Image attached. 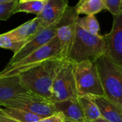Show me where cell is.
Returning <instances> with one entry per match:
<instances>
[{
    "label": "cell",
    "mask_w": 122,
    "mask_h": 122,
    "mask_svg": "<svg viewBox=\"0 0 122 122\" xmlns=\"http://www.w3.org/2000/svg\"><path fill=\"white\" fill-rule=\"evenodd\" d=\"M62 60L48 59L21 72L18 75L21 85L28 92L51 100L53 83Z\"/></svg>",
    "instance_id": "1"
},
{
    "label": "cell",
    "mask_w": 122,
    "mask_h": 122,
    "mask_svg": "<svg viewBox=\"0 0 122 122\" xmlns=\"http://www.w3.org/2000/svg\"><path fill=\"white\" fill-rule=\"evenodd\" d=\"M74 76L79 97L104 96L101 79L94 63L84 61L76 64Z\"/></svg>",
    "instance_id": "5"
},
{
    "label": "cell",
    "mask_w": 122,
    "mask_h": 122,
    "mask_svg": "<svg viewBox=\"0 0 122 122\" xmlns=\"http://www.w3.org/2000/svg\"><path fill=\"white\" fill-rule=\"evenodd\" d=\"M65 122H70V121H67V120H65Z\"/></svg>",
    "instance_id": "30"
},
{
    "label": "cell",
    "mask_w": 122,
    "mask_h": 122,
    "mask_svg": "<svg viewBox=\"0 0 122 122\" xmlns=\"http://www.w3.org/2000/svg\"><path fill=\"white\" fill-rule=\"evenodd\" d=\"M75 64L76 63L69 59L62 60L53 83L51 102H56L79 97L74 76Z\"/></svg>",
    "instance_id": "6"
},
{
    "label": "cell",
    "mask_w": 122,
    "mask_h": 122,
    "mask_svg": "<svg viewBox=\"0 0 122 122\" xmlns=\"http://www.w3.org/2000/svg\"><path fill=\"white\" fill-rule=\"evenodd\" d=\"M3 107L24 109L42 118L56 113L53 102L34 93L26 92L6 102Z\"/></svg>",
    "instance_id": "7"
},
{
    "label": "cell",
    "mask_w": 122,
    "mask_h": 122,
    "mask_svg": "<svg viewBox=\"0 0 122 122\" xmlns=\"http://www.w3.org/2000/svg\"><path fill=\"white\" fill-rule=\"evenodd\" d=\"M61 44L59 40L56 36L49 43L40 47L22 60L10 66H6V67L0 72V77L19 75L31 67L48 59L55 58L61 59Z\"/></svg>",
    "instance_id": "4"
},
{
    "label": "cell",
    "mask_w": 122,
    "mask_h": 122,
    "mask_svg": "<svg viewBox=\"0 0 122 122\" xmlns=\"http://www.w3.org/2000/svg\"><path fill=\"white\" fill-rule=\"evenodd\" d=\"M17 3L18 0L0 4V21H6L14 14V10Z\"/></svg>",
    "instance_id": "22"
},
{
    "label": "cell",
    "mask_w": 122,
    "mask_h": 122,
    "mask_svg": "<svg viewBox=\"0 0 122 122\" xmlns=\"http://www.w3.org/2000/svg\"><path fill=\"white\" fill-rule=\"evenodd\" d=\"M121 13H122V4H121Z\"/></svg>",
    "instance_id": "29"
},
{
    "label": "cell",
    "mask_w": 122,
    "mask_h": 122,
    "mask_svg": "<svg viewBox=\"0 0 122 122\" xmlns=\"http://www.w3.org/2000/svg\"><path fill=\"white\" fill-rule=\"evenodd\" d=\"M69 6L68 0H47L42 11L36 16L41 19L44 28L56 24Z\"/></svg>",
    "instance_id": "11"
},
{
    "label": "cell",
    "mask_w": 122,
    "mask_h": 122,
    "mask_svg": "<svg viewBox=\"0 0 122 122\" xmlns=\"http://www.w3.org/2000/svg\"><path fill=\"white\" fill-rule=\"evenodd\" d=\"M36 122H65V119L61 113L56 112L51 116L42 118Z\"/></svg>",
    "instance_id": "24"
},
{
    "label": "cell",
    "mask_w": 122,
    "mask_h": 122,
    "mask_svg": "<svg viewBox=\"0 0 122 122\" xmlns=\"http://www.w3.org/2000/svg\"><path fill=\"white\" fill-rule=\"evenodd\" d=\"M15 1V0H0V4H3V3H6V2H9V1Z\"/></svg>",
    "instance_id": "27"
},
{
    "label": "cell",
    "mask_w": 122,
    "mask_h": 122,
    "mask_svg": "<svg viewBox=\"0 0 122 122\" xmlns=\"http://www.w3.org/2000/svg\"><path fill=\"white\" fill-rule=\"evenodd\" d=\"M109 122V121H107V120H106V119H103L102 117H100V118H99L98 119H97V120H95V121H93V122Z\"/></svg>",
    "instance_id": "26"
},
{
    "label": "cell",
    "mask_w": 122,
    "mask_h": 122,
    "mask_svg": "<svg viewBox=\"0 0 122 122\" xmlns=\"http://www.w3.org/2000/svg\"><path fill=\"white\" fill-rule=\"evenodd\" d=\"M46 1H26L17 3L14 14L19 12H26L39 15L44 8Z\"/></svg>",
    "instance_id": "19"
},
{
    "label": "cell",
    "mask_w": 122,
    "mask_h": 122,
    "mask_svg": "<svg viewBox=\"0 0 122 122\" xmlns=\"http://www.w3.org/2000/svg\"><path fill=\"white\" fill-rule=\"evenodd\" d=\"M76 24L86 31L92 34L99 35L100 26L94 15H87L83 18L79 16L76 19Z\"/></svg>",
    "instance_id": "20"
},
{
    "label": "cell",
    "mask_w": 122,
    "mask_h": 122,
    "mask_svg": "<svg viewBox=\"0 0 122 122\" xmlns=\"http://www.w3.org/2000/svg\"><path fill=\"white\" fill-rule=\"evenodd\" d=\"M56 112L61 113L65 120L72 122H86L79 97L54 102Z\"/></svg>",
    "instance_id": "14"
},
{
    "label": "cell",
    "mask_w": 122,
    "mask_h": 122,
    "mask_svg": "<svg viewBox=\"0 0 122 122\" xmlns=\"http://www.w3.org/2000/svg\"><path fill=\"white\" fill-rule=\"evenodd\" d=\"M103 36L92 34L76 24V33L68 59L77 64L84 61L94 63L104 55Z\"/></svg>",
    "instance_id": "2"
},
{
    "label": "cell",
    "mask_w": 122,
    "mask_h": 122,
    "mask_svg": "<svg viewBox=\"0 0 122 122\" xmlns=\"http://www.w3.org/2000/svg\"><path fill=\"white\" fill-rule=\"evenodd\" d=\"M26 1H47V0H18V1H19V2Z\"/></svg>",
    "instance_id": "28"
},
{
    "label": "cell",
    "mask_w": 122,
    "mask_h": 122,
    "mask_svg": "<svg viewBox=\"0 0 122 122\" xmlns=\"http://www.w3.org/2000/svg\"><path fill=\"white\" fill-rule=\"evenodd\" d=\"M79 101L83 110L86 122H92L102 117L99 107L92 97H79Z\"/></svg>",
    "instance_id": "16"
},
{
    "label": "cell",
    "mask_w": 122,
    "mask_h": 122,
    "mask_svg": "<svg viewBox=\"0 0 122 122\" xmlns=\"http://www.w3.org/2000/svg\"><path fill=\"white\" fill-rule=\"evenodd\" d=\"M74 8L78 15L86 14V16L95 15L106 9L103 0H79Z\"/></svg>",
    "instance_id": "17"
},
{
    "label": "cell",
    "mask_w": 122,
    "mask_h": 122,
    "mask_svg": "<svg viewBox=\"0 0 122 122\" xmlns=\"http://www.w3.org/2000/svg\"><path fill=\"white\" fill-rule=\"evenodd\" d=\"M56 24H53L43 29L32 39L24 44V45L16 54H14L6 66H10L22 60L52 40L56 36Z\"/></svg>",
    "instance_id": "10"
},
{
    "label": "cell",
    "mask_w": 122,
    "mask_h": 122,
    "mask_svg": "<svg viewBox=\"0 0 122 122\" xmlns=\"http://www.w3.org/2000/svg\"><path fill=\"white\" fill-rule=\"evenodd\" d=\"M113 16L110 32L103 36L104 55L122 69V13Z\"/></svg>",
    "instance_id": "9"
},
{
    "label": "cell",
    "mask_w": 122,
    "mask_h": 122,
    "mask_svg": "<svg viewBox=\"0 0 122 122\" xmlns=\"http://www.w3.org/2000/svg\"><path fill=\"white\" fill-rule=\"evenodd\" d=\"M26 92L28 91L21 85L18 75L0 77V107Z\"/></svg>",
    "instance_id": "13"
},
{
    "label": "cell",
    "mask_w": 122,
    "mask_h": 122,
    "mask_svg": "<svg viewBox=\"0 0 122 122\" xmlns=\"http://www.w3.org/2000/svg\"><path fill=\"white\" fill-rule=\"evenodd\" d=\"M94 64L104 97L122 107V69L105 55L100 56Z\"/></svg>",
    "instance_id": "3"
},
{
    "label": "cell",
    "mask_w": 122,
    "mask_h": 122,
    "mask_svg": "<svg viewBox=\"0 0 122 122\" xmlns=\"http://www.w3.org/2000/svg\"><path fill=\"white\" fill-rule=\"evenodd\" d=\"M43 29L45 28L43 27L41 19L36 16L19 26L6 32V34L15 41H24L26 43Z\"/></svg>",
    "instance_id": "12"
},
{
    "label": "cell",
    "mask_w": 122,
    "mask_h": 122,
    "mask_svg": "<svg viewBox=\"0 0 122 122\" xmlns=\"http://www.w3.org/2000/svg\"><path fill=\"white\" fill-rule=\"evenodd\" d=\"M106 9L108 10L113 16L121 13L122 0H103Z\"/></svg>",
    "instance_id": "23"
},
{
    "label": "cell",
    "mask_w": 122,
    "mask_h": 122,
    "mask_svg": "<svg viewBox=\"0 0 122 122\" xmlns=\"http://www.w3.org/2000/svg\"><path fill=\"white\" fill-rule=\"evenodd\" d=\"M0 122H20L0 113Z\"/></svg>",
    "instance_id": "25"
},
{
    "label": "cell",
    "mask_w": 122,
    "mask_h": 122,
    "mask_svg": "<svg viewBox=\"0 0 122 122\" xmlns=\"http://www.w3.org/2000/svg\"><path fill=\"white\" fill-rule=\"evenodd\" d=\"M24 41H15L11 36L6 33L0 34V47L6 49L11 50L14 54H16L24 45Z\"/></svg>",
    "instance_id": "21"
},
{
    "label": "cell",
    "mask_w": 122,
    "mask_h": 122,
    "mask_svg": "<svg viewBox=\"0 0 122 122\" xmlns=\"http://www.w3.org/2000/svg\"><path fill=\"white\" fill-rule=\"evenodd\" d=\"M78 17L75 8L68 6L63 16L56 24V36L61 44V59H67L69 57L75 36Z\"/></svg>",
    "instance_id": "8"
},
{
    "label": "cell",
    "mask_w": 122,
    "mask_h": 122,
    "mask_svg": "<svg viewBox=\"0 0 122 122\" xmlns=\"http://www.w3.org/2000/svg\"><path fill=\"white\" fill-rule=\"evenodd\" d=\"M99 107L102 117L109 122H122V107L106 97H92Z\"/></svg>",
    "instance_id": "15"
},
{
    "label": "cell",
    "mask_w": 122,
    "mask_h": 122,
    "mask_svg": "<svg viewBox=\"0 0 122 122\" xmlns=\"http://www.w3.org/2000/svg\"><path fill=\"white\" fill-rule=\"evenodd\" d=\"M0 113L20 122H36L42 119L41 117L30 112L13 107H5V109L0 108Z\"/></svg>",
    "instance_id": "18"
}]
</instances>
